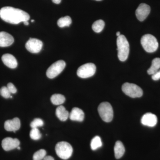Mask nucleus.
Here are the masks:
<instances>
[{
	"label": "nucleus",
	"mask_w": 160,
	"mask_h": 160,
	"mask_svg": "<svg viewBox=\"0 0 160 160\" xmlns=\"http://www.w3.org/2000/svg\"><path fill=\"white\" fill-rule=\"evenodd\" d=\"M0 18L6 22L18 24L21 22L29 21L30 16L22 10L6 6L0 9Z\"/></svg>",
	"instance_id": "f257e3e1"
},
{
	"label": "nucleus",
	"mask_w": 160,
	"mask_h": 160,
	"mask_svg": "<svg viewBox=\"0 0 160 160\" xmlns=\"http://www.w3.org/2000/svg\"><path fill=\"white\" fill-rule=\"evenodd\" d=\"M118 58L120 61L125 62L128 58L129 52V42L126 37L120 35L117 40Z\"/></svg>",
	"instance_id": "f03ea898"
},
{
	"label": "nucleus",
	"mask_w": 160,
	"mask_h": 160,
	"mask_svg": "<svg viewBox=\"0 0 160 160\" xmlns=\"http://www.w3.org/2000/svg\"><path fill=\"white\" fill-rule=\"evenodd\" d=\"M141 43L145 51L148 52H153L158 48V43L156 38L151 34L144 35L142 37Z\"/></svg>",
	"instance_id": "7ed1b4c3"
},
{
	"label": "nucleus",
	"mask_w": 160,
	"mask_h": 160,
	"mask_svg": "<svg viewBox=\"0 0 160 160\" xmlns=\"http://www.w3.org/2000/svg\"><path fill=\"white\" fill-rule=\"evenodd\" d=\"M55 151L59 157L62 159L67 160L71 157L73 149L69 143L66 142H61L57 144Z\"/></svg>",
	"instance_id": "20e7f679"
},
{
	"label": "nucleus",
	"mask_w": 160,
	"mask_h": 160,
	"mask_svg": "<svg viewBox=\"0 0 160 160\" xmlns=\"http://www.w3.org/2000/svg\"><path fill=\"white\" fill-rule=\"evenodd\" d=\"M98 111L100 116L103 121L109 122L113 117V111L111 104L108 102L101 103L98 107Z\"/></svg>",
	"instance_id": "39448f33"
},
{
	"label": "nucleus",
	"mask_w": 160,
	"mask_h": 160,
	"mask_svg": "<svg viewBox=\"0 0 160 160\" xmlns=\"http://www.w3.org/2000/svg\"><path fill=\"white\" fill-rule=\"evenodd\" d=\"M122 90L126 95L132 98H140L143 95L142 89L132 83H124L122 86Z\"/></svg>",
	"instance_id": "423d86ee"
},
{
	"label": "nucleus",
	"mask_w": 160,
	"mask_h": 160,
	"mask_svg": "<svg viewBox=\"0 0 160 160\" xmlns=\"http://www.w3.org/2000/svg\"><path fill=\"white\" fill-rule=\"evenodd\" d=\"M66 66V62L63 60H59L53 63L46 72L47 77L50 79L56 77L63 71Z\"/></svg>",
	"instance_id": "0eeeda50"
},
{
	"label": "nucleus",
	"mask_w": 160,
	"mask_h": 160,
	"mask_svg": "<svg viewBox=\"0 0 160 160\" xmlns=\"http://www.w3.org/2000/svg\"><path fill=\"white\" fill-rule=\"evenodd\" d=\"M96 67L93 63H88L80 66L77 70V75L82 78H87L94 75Z\"/></svg>",
	"instance_id": "6e6552de"
},
{
	"label": "nucleus",
	"mask_w": 160,
	"mask_h": 160,
	"mask_svg": "<svg viewBox=\"0 0 160 160\" xmlns=\"http://www.w3.org/2000/svg\"><path fill=\"white\" fill-rule=\"evenodd\" d=\"M43 43L41 40L36 38H30L26 42V48L28 51L32 53H37L42 50Z\"/></svg>",
	"instance_id": "1a4fd4ad"
},
{
	"label": "nucleus",
	"mask_w": 160,
	"mask_h": 160,
	"mask_svg": "<svg viewBox=\"0 0 160 160\" xmlns=\"http://www.w3.org/2000/svg\"><path fill=\"white\" fill-rule=\"evenodd\" d=\"M150 12V6L145 3H142L136 10V15L139 21L142 22L146 19Z\"/></svg>",
	"instance_id": "9d476101"
},
{
	"label": "nucleus",
	"mask_w": 160,
	"mask_h": 160,
	"mask_svg": "<svg viewBox=\"0 0 160 160\" xmlns=\"http://www.w3.org/2000/svg\"><path fill=\"white\" fill-rule=\"evenodd\" d=\"M20 144V141L17 138H6L2 141V146L5 151H8L17 148Z\"/></svg>",
	"instance_id": "9b49d317"
},
{
	"label": "nucleus",
	"mask_w": 160,
	"mask_h": 160,
	"mask_svg": "<svg viewBox=\"0 0 160 160\" xmlns=\"http://www.w3.org/2000/svg\"><path fill=\"white\" fill-rule=\"evenodd\" d=\"M141 123L144 126L154 127L158 123L157 117L151 112L145 113L142 118Z\"/></svg>",
	"instance_id": "f8f14e48"
},
{
	"label": "nucleus",
	"mask_w": 160,
	"mask_h": 160,
	"mask_svg": "<svg viewBox=\"0 0 160 160\" xmlns=\"http://www.w3.org/2000/svg\"><path fill=\"white\" fill-rule=\"evenodd\" d=\"M21 127V122L18 118H14L13 119L7 120L4 124V127L6 131H12L15 132Z\"/></svg>",
	"instance_id": "ddd939ff"
},
{
	"label": "nucleus",
	"mask_w": 160,
	"mask_h": 160,
	"mask_svg": "<svg viewBox=\"0 0 160 160\" xmlns=\"http://www.w3.org/2000/svg\"><path fill=\"white\" fill-rule=\"evenodd\" d=\"M13 37L6 32L2 31L0 32V47H8L12 45L14 42Z\"/></svg>",
	"instance_id": "4468645a"
},
{
	"label": "nucleus",
	"mask_w": 160,
	"mask_h": 160,
	"mask_svg": "<svg viewBox=\"0 0 160 160\" xmlns=\"http://www.w3.org/2000/svg\"><path fill=\"white\" fill-rule=\"evenodd\" d=\"M4 64L11 69H15L18 66V62L16 58L12 54L6 53L3 55L2 58Z\"/></svg>",
	"instance_id": "2eb2a0df"
},
{
	"label": "nucleus",
	"mask_w": 160,
	"mask_h": 160,
	"mask_svg": "<svg viewBox=\"0 0 160 160\" xmlns=\"http://www.w3.org/2000/svg\"><path fill=\"white\" fill-rule=\"evenodd\" d=\"M69 118L72 121L82 122L85 118V113L82 109L74 107L69 113Z\"/></svg>",
	"instance_id": "dca6fc26"
},
{
	"label": "nucleus",
	"mask_w": 160,
	"mask_h": 160,
	"mask_svg": "<svg viewBox=\"0 0 160 160\" xmlns=\"http://www.w3.org/2000/svg\"><path fill=\"white\" fill-rule=\"evenodd\" d=\"M56 114L58 118L62 122H65L68 119L69 116V112L66 110L65 107L62 106H58L57 108Z\"/></svg>",
	"instance_id": "f3484780"
},
{
	"label": "nucleus",
	"mask_w": 160,
	"mask_h": 160,
	"mask_svg": "<svg viewBox=\"0 0 160 160\" xmlns=\"http://www.w3.org/2000/svg\"><path fill=\"white\" fill-rule=\"evenodd\" d=\"M115 157L116 158L119 159L123 156L125 152V148L121 141H117L114 148Z\"/></svg>",
	"instance_id": "a211bd4d"
},
{
	"label": "nucleus",
	"mask_w": 160,
	"mask_h": 160,
	"mask_svg": "<svg viewBox=\"0 0 160 160\" xmlns=\"http://www.w3.org/2000/svg\"><path fill=\"white\" fill-rule=\"evenodd\" d=\"M160 69V58H155L152 62L151 67L147 70V72L149 75H153Z\"/></svg>",
	"instance_id": "6ab92c4d"
},
{
	"label": "nucleus",
	"mask_w": 160,
	"mask_h": 160,
	"mask_svg": "<svg viewBox=\"0 0 160 160\" xmlns=\"http://www.w3.org/2000/svg\"><path fill=\"white\" fill-rule=\"evenodd\" d=\"M51 102L54 105H61L65 102L66 101L64 96L61 94H54L52 96L51 98Z\"/></svg>",
	"instance_id": "aec40b11"
},
{
	"label": "nucleus",
	"mask_w": 160,
	"mask_h": 160,
	"mask_svg": "<svg viewBox=\"0 0 160 160\" xmlns=\"http://www.w3.org/2000/svg\"><path fill=\"white\" fill-rule=\"evenodd\" d=\"M72 23L71 18L68 16L60 18L58 21V25L61 28L65 27H69Z\"/></svg>",
	"instance_id": "412c9836"
},
{
	"label": "nucleus",
	"mask_w": 160,
	"mask_h": 160,
	"mask_svg": "<svg viewBox=\"0 0 160 160\" xmlns=\"http://www.w3.org/2000/svg\"><path fill=\"white\" fill-rule=\"evenodd\" d=\"M105 22L102 20L95 21L92 25V29L96 32H100L102 31L105 27Z\"/></svg>",
	"instance_id": "4be33fe9"
},
{
	"label": "nucleus",
	"mask_w": 160,
	"mask_h": 160,
	"mask_svg": "<svg viewBox=\"0 0 160 160\" xmlns=\"http://www.w3.org/2000/svg\"><path fill=\"white\" fill-rule=\"evenodd\" d=\"M102 146V140L100 137L97 136L92 139L90 144L91 149L92 150H97Z\"/></svg>",
	"instance_id": "5701e85b"
},
{
	"label": "nucleus",
	"mask_w": 160,
	"mask_h": 160,
	"mask_svg": "<svg viewBox=\"0 0 160 160\" xmlns=\"http://www.w3.org/2000/svg\"><path fill=\"white\" fill-rule=\"evenodd\" d=\"M46 155V152L45 149H40L33 154V160H43Z\"/></svg>",
	"instance_id": "b1692460"
},
{
	"label": "nucleus",
	"mask_w": 160,
	"mask_h": 160,
	"mask_svg": "<svg viewBox=\"0 0 160 160\" xmlns=\"http://www.w3.org/2000/svg\"><path fill=\"white\" fill-rule=\"evenodd\" d=\"M30 137L32 139L38 140L42 137V134L38 128H32L30 131Z\"/></svg>",
	"instance_id": "393cba45"
},
{
	"label": "nucleus",
	"mask_w": 160,
	"mask_h": 160,
	"mask_svg": "<svg viewBox=\"0 0 160 160\" xmlns=\"http://www.w3.org/2000/svg\"><path fill=\"white\" fill-rule=\"evenodd\" d=\"M44 125L42 120L40 118H35L30 124L32 128H38V127H42Z\"/></svg>",
	"instance_id": "a878e982"
},
{
	"label": "nucleus",
	"mask_w": 160,
	"mask_h": 160,
	"mask_svg": "<svg viewBox=\"0 0 160 160\" xmlns=\"http://www.w3.org/2000/svg\"><path fill=\"white\" fill-rule=\"evenodd\" d=\"M0 94L5 98H9L11 96V92L6 86H3L0 89Z\"/></svg>",
	"instance_id": "bb28decb"
},
{
	"label": "nucleus",
	"mask_w": 160,
	"mask_h": 160,
	"mask_svg": "<svg viewBox=\"0 0 160 160\" xmlns=\"http://www.w3.org/2000/svg\"><path fill=\"white\" fill-rule=\"evenodd\" d=\"M7 88L9 89V91L11 92V93H16L17 92V89L16 88L15 86L12 83H9L7 85Z\"/></svg>",
	"instance_id": "cd10ccee"
},
{
	"label": "nucleus",
	"mask_w": 160,
	"mask_h": 160,
	"mask_svg": "<svg viewBox=\"0 0 160 160\" xmlns=\"http://www.w3.org/2000/svg\"><path fill=\"white\" fill-rule=\"evenodd\" d=\"M152 78L154 81H158L160 79V69L158 70L154 74L152 75Z\"/></svg>",
	"instance_id": "c85d7f7f"
},
{
	"label": "nucleus",
	"mask_w": 160,
	"mask_h": 160,
	"mask_svg": "<svg viewBox=\"0 0 160 160\" xmlns=\"http://www.w3.org/2000/svg\"><path fill=\"white\" fill-rule=\"evenodd\" d=\"M43 160H54V159L51 156H46Z\"/></svg>",
	"instance_id": "c756f323"
},
{
	"label": "nucleus",
	"mask_w": 160,
	"mask_h": 160,
	"mask_svg": "<svg viewBox=\"0 0 160 160\" xmlns=\"http://www.w3.org/2000/svg\"><path fill=\"white\" fill-rule=\"evenodd\" d=\"M62 0H52V2L55 4H58L61 3Z\"/></svg>",
	"instance_id": "7c9ffc66"
},
{
	"label": "nucleus",
	"mask_w": 160,
	"mask_h": 160,
	"mask_svg": "<svg viewBox=\"0 0 160 160\" xmlns=\"http://www.w3.org/2000/svg\"><path fill=\"white\" fill-rule=\"evenodd\" d=\"M23 23H24V24H25L26 26H28L29 24V22H28V21H25V22H23Z\"/></svg>",
	"instance_id": "2f4dec72"
},
{
	"label": "nucleus",
	"mask_w": 160,
	"mask_h": 160,
	"mask_svg": "<svg viewBox=\"0 0 160 160\" xmlns=\"http://www.w3.org/2000/svg\"><path fill=\"white\" fill-rule=\"evenodd\" d=\"M121 35V33H120V32H117L116 33V35L117 36V37Z\"/></svg>",
	"instance_id": "473e14b6"
},
{
	"label": "nucleus",
	"mask_w": 160,
	"mask_h": 160,
	"mask_svg": "<svg viewBox=\"0 0 160 160\" xmlns=\"http://www.w3.org/2000/svg\"><path fill=\"white\" fill-rule=\"evenodd\" d=\"M18 149H19V150H20V149H21V148L19 147V146H18Z\"/></svg>",
	"instance_id": "72a5a7b5"
},
{
	"label": "nucleus",
	"mask_w": 160,
	"mask_h": 160,
	"mask_svg": "<svg viewBox=\"0 0 160 160\" xmlns=\"http://www.w3.org/2000/svg\"><path fill=\"white\" fill-rule=\"evenodd\" d=\"M34 20H32L31 21V22H34Z\"/></svg>",
	"instance_id": "f704fd0d"
},
{
	"label": "nucleus",
	"mask_w": 160,
	"mask_h": 160,
	"mask_svg": "<svg viewBox=\"0 0 160 160\" xmlns=\"http://www.w3.org/2000/svg\"><path fill=\"white\" fill-rule=\"evenodd\" d=\"M96 1H102V0H96Z\"/></svg>",
	"instance_id": "c9c22d12"
},
{
	"label": "nucleus",
	"mask_w": 160,
	"mask_h": 160,
	"mask_svg": "<svg viewBox=\"0 0 160 160\" xmlns=\"http://www.w3.org/2000/svg\"><path fill=\"white\" fill-rule=\"evenodd\" d=\"M10 98H12V96H10Z\"/></svg>",
	"instance_id": "e433bc0d"
}]
</instances>
